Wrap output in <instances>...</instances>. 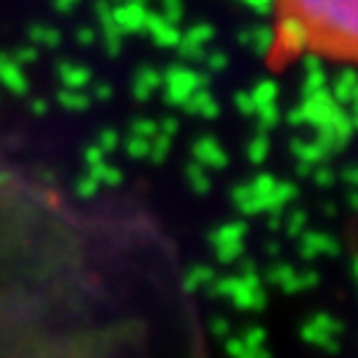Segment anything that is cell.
<instances>
[{
    "label": "cell",
    "mask_w": 358,
    "mask_h": 358,
    "mask_svg": "<svg viewBox=\"0 0 358 358\" xmlns=\"http://www.w3.org/2000/svg\"><path fill=\"white\" fill-rule=\"evenodd\" d=\"M294 19L321 45L358 56V0H287Z\"/></svg>",
    "instance_id": "1"
}]
</instances>
